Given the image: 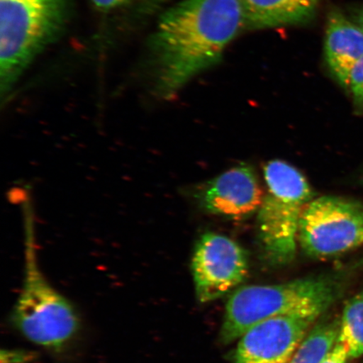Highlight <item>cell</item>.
Returning <instances> with one entry per match:
<instances>
[{"label": "cell", "instance_id": "cell-1", "mask_svg": "<svg viewBox=\"0 0 363 363\" xmlns=\"http://www.w3.org/2000/svg\"><path fill=\"white\" fill-rule=\"evenodd\" d=\"M246 27L240 0H180L158 20L147 43V66L157 97L174 98L220 62Z\"/></svg>", "mask_w": 363, "mask_h": 363}, {"label": "cell", "instance_id": "cell-2", "mask_svg": "<svg viewBox=\"0 0 363 363\" xmlns=\"http://www.w3.org/2000/svg\"><path fill=\"white\" fill-rule=\"evenodd\" d=\"M25 231L24 280L13 306L11 322L26 339L52 353L65 352L80 330L78 312L68 299L45 279L40 269L33 204L22 201Z\"/></svg>", "mask_w": 363, "mask_h": 363}, {"label": "cell", "instance_id": "cell-3", "mask_svg": "<svg viewBox=\"0 0 363 363\" xmlns=\"http://www.w3.org/2000/svg\"><path fill=\"white\" fill-rule=\"evenodd\" d=\"M339 276L320 277L272 285L240 288L226 303L220 331L222 342L239 340L263 321L287 315L320 317L333 305L342 291Z\"/></svg>", "mask_w": 363, "mask_h": 363}, {"label": "cell", "instance_id": "cell-4", "mask_svg": "<svg viewBox=\"0 0 363 363\" xmlns=\"http://www.w3.org/2000/svg\"><path fill=\"white\" fill-rule=\"evenodd\" d=\"M72 0H0V90L8 99L21 76L65 29Z\"/></svg>", "mask_w": 363, "mask_h": 363}, {"label": "cell", "instance_id": "cell-5", "mask_svg": "<svg viewBox=\"0 0 363 363\" xmlns=\"http://www.w3.org/2000/svg\"><path fill=\"white\" fill-rule=\"evenodd\" d=\"M266 191L258 210V243L269 264H289L296 256L298 230L303 211L315 198L306 177L282 160L264 167Z\"/></svg>", "mask_w": 363, "mask_h": 363}, {"label": "cell", "instance_id": "cell-6", "mask_svg": "<svg viewBox=\"0 0 363 363\" xmlns=\"http://www.w3.org/2000/svg\"><path fill=\"white\" fill-rule=\"evenodd\" d=\"M298 244L308 257L330 259L363 246V203L356 199L317 197L307 204Z\"/></svg>", "mask_w": 363, "mask_h": 363}, {"label": "cell", "instance_id": "cell-7", "mask_svg": "<svg viewBox=\"0 0 363 363\" xmlns=\"http://www.w3.org/2000/svg\"><path fill=\"white\" fill-rule=\"evenodd\" d=\"M248 272L247 254L233 239L206 233L197 240L191 272L199 302L211 303L225 296L246 280Z\"/></svg>", "mask_w": 363, "mask_h": 363}, {"label": "cell", "instance_id": "cell-8", "mask_svg": "<svg viewBox=\"0 0 363 363\" xmlns=\"http://www.w3.org/2000/svg\"><path fill=\"white\" fill-rule=\"evenodd\" d=\"M318 318L281 316L253 326L238 340L235 363H289Z\"/></svg>", "mask_w": 363, "mask_h": 363}, {"label": "cell", "instance_id": "cell-9", "mask_svg": "<svg viewBox=\"0 0 363 363\" xmlns=\"http://www.w3.org/2000/svg\"><path fill=\"white\" fill-rule=\"evenodd\" d=\"M264 194L252 167L240 164L208 181L194 197L208 214L242 220L257 213Z\"/></svg>", "mask_w": 363, "mask_h": 363}, {"label": "cell", "instance_id": "cell-10", "mask_svg": "<svg viewBox=\"0 0 363 363\" xmlns=\"http://www.w3.org/2000/svg\"><path fill=\"white\" fill-rule=\"evenodd\" d=\"M324 49L331 75L347 91L352 68L363 57V30L355 21L333 9L326 22Z\"/></svg>", "mask_w": 363, "mask_h": 363}, {"label": "cell", "instance_id": "cell-11", "mask_svg": "<svg viewBox=\"0 0 363 363\" xmlns=\"http://www.w3.org/2000/svg\"><path fill=\"white\" fill-rule=\"evenodd\" d=\"M321 0H240L249 29L303 24L315 16Z\"/></svg>", "mask_w": 363, "mask_h": 363}, {"label": "cell", "instance_id": "cell-12", "mask_svg": "<svg viewBox=\"0 0 363 363\" xmlns=\"http://www.w3.org/2000/svg\"><path fill=\"white\" fill-rule=\"evenodd\" d=\"M340 318L313 326L289 363H320L337 342Z\"/></svg>", "mask_w": 363, "mask_h": 363}, {"label": "cell", "instance_id": "cell-13", "mask_svg": "<svg viewBox=\"0 0 363 363\" xmlns=\"http://www.w3.org/2000/svg\"><path fill=\"white\" fill-rule=\"evenodd\" d=\"M337 342L346 349L350 359L363 356V288L344 307Z\"/></svg>", "mask_w": 363, "mask_h": 363}, {"label": "cell", "instance_id": "cell-14", "mask_svg": "<svg viewBox=\"0 0 363 363\" xmlns=\"http://www.w3.org/2000/svg\"><path fill=\"white\" fill-rule=\"evenodd\" d=\"M347 92L351 95L356 111L363 113V57L352 68Z\"/></svg>", "mask_w": 363, "mask_h": 363}, {"label": "cell", "instance_id": "cell-15", "mask_svg": "<svg viewBox=\"0 0 363 363\" xmlns=\"http://www.w3.org/2000/svg\"><path fill=\"white\" fill-rule=\"evenodd\" d=\"M33 352L25 350H3L1 363H30L35 360Z\"/></svg>", "mask_w": 363, "mask_h": 363}, {"label": "cell", "instance_id": "cell-16", "mask_svg": "<svg viewBox=\"0 0 363 363\" xmlns=\"http://www.w3.org/2000/svg\"><path fill=\"white\" fill-rule=\"evenodd\" d=\"M90 1L98 11L107 13L125 6L131 0H90Z\"/></svg>", "mask_w": 363, "mask_h": 363}, {"label": "cell", "instance_id": "cell-17", "mask_svg": "<svg viewBox=\"0 0 363 363\" xmlns=\"http://www.w3.org/2000/svg\"><path fill=\"white\" fill-rule=\"evenodd\" d=\"M349 359H350V357H349L346 349L337 342L333 350L320 363H347Z\"/></svg>", "mask_w": 363, "mask_h": 363}, {"label": "cell", "instance_id": "cell-18", "mask_svg": "<svg viewBox=\"0 0 363 363\" xmlns=\"http://www.w3.org/2000/svg\"><path fill=\"white\" fill-rule=\"evenodd\" d=\"M358 26H359L363 30V7L358 10L356 13L355 21Z\"/></svg>", "mask_w": 363, "mask_h": 363}]
</instances>
